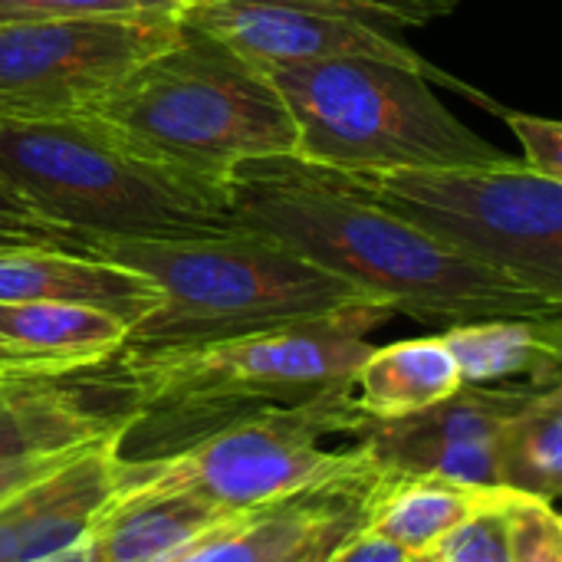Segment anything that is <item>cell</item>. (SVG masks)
<instances>
[{
  "mask_svg": "<svg viewBox=\"0 0 562 562\" xmlns=\"http://www.w3.org/2000/svg\"><path fill=\"white\" fill-rule=\"evenodd\" d=\"M296 125V161L326 171L497 165L510 155L471 132L425 72L333 56L260 66Z\"/></svg>",
  "mask_w": 562,
  "mask_h": 562,
  "instance_id": "cell-7",
  "label": "cell"
},
{
  "mask_svg": "<svg viewBox=\"0 0 562 562\" xmlns=\"http://www.w3.org/2000/svg\"><path fill=\"white\" fill-rule=\"evenodd\" d=\"M326 175L448 250L562 303V181L557 178L517 158Z\"/></svg>",
  "mask_w": 562,
  "mask_h": 562,
  "instance_id": "cell-8",
  "label": "cell"
},
{
  "mask_svg": "<svg viewBox=\"0 0 562 562\" xmlns=\"http://www.w3.org/2000/svg\"><path fill=\"white\" fill-rule=\"evenodd\" d=\"M240 231L273 237L372 300L425 326L557 319L560 300L481 267L392 211L296 158H263L231 175Z\"/></svg>",
  "mask_w": 562,
  "mask_h": 562,
  "instance_id": "cell-1",
  "label": "cell"
},
{
  "mask_svg": "<svg viewBox=\"0 0 562 562\" xmlns=\"http://www.w3.org/2000/svg\"><path fill=\"white\" fill-rule=\"evenodd\" d=\"M316 562H323V560H316Z\"/></svg>",
  "mask_w": 562,
  "mask_h": 562,
  "instance_id": "cell-33",
  "label": "cell"
},
{
  "mask_svg": "<svg viewBox=\"0 0 562 562\" xmlns=\"http://www.w3.org/2000/svg\"><path fill=\"white\" fill-rule=\"evenodd\" d=\"M362 491L306 494L211 533L175 562H316L366 520Z\"/></svg>",
  "mask_w": 562,
  "mask_h": 562,
  "instance_id": "cell-14",
  "label": "cell"
},
{
  "mask_svg": "<svg viewBox=\"0 0 562 562\" xmlns=\"http://www.w3.org/2000/svg\"><path fill=\"white\" fill-rule=\"evenodd\" d=\"M497 487L557 504L562 491V385L533 389L494 441Z\"/></svg>",
  "mask_w": 562,
  "mask_h": 562,
  "instance_id": "cell-21",
  "label": "cell"
},
{
  "mask_svg": "<svg viewBox=\"0 0 562 562\" xmlns=\"http://www.w3.org/2000/svg\"><path fill=\"white\" fill-rule=\"evenodd\" d=\"M0 181L79 240H175L237 227L231 184L168 165L92 115L0 119Z\"/></svg>",
  "mask_w": 562,
  "mask_h": 562,
  "instance_id": "cell-2",
  "label": "cell"
},
{
  "mask_svg": "<svg viewBox=\"0 0 562 562\" xmlns=\"http://www.w3.org/2000/svg\"><path fill=\"white\" fill-rule=\"evenodd\" d=\"M487 487H464L438 477L382 474L366 501V530L405 557H435L441 540L477 507Z\"/></svg>",
  "mask_w": 562,
  "mask_h": 562,
  "instance_id": "cell-20",
  "label": "cell"
},
{
  "mask_svg": "<svg viewBox=\"0 0 562 562\" xmlns=\"http://www.w3.org/2000/svg\"><path fill=\"white\" fill-rule=\"evenodd\" d=\"M408 557L398 550V547H392L389 540H382V537H375L372 530H366V520H362V527H356L346 540H339L323 562H405Z\"/></svg>",
  "mask_w": 562,
  "mask_h": 562,
  "instance_id": "cell-29",
  "label": "cell"
},
{
  "mask_svg": "<svg viewBox=\"0 0 562 562\" xmlns=\"http://www.w3.org/2000/svg\"><path fill=\"white\" fill-rule=\"evenodd\" d=\"M369 418L349 389L293 405L234 415L151 454H119L112 501L188 494L227 514L267 510L306 494L362 491L382 471L362 441L326 448V435H359Z\"/></svg>",
  "mask_w": 562,
  "mask_h": 562,
  "instance_id": "cell-5",
  "label": "cell"
},
{
  "mask_svg": "<svg viewBox=\"0 0 562 562\" xmlns=\"http://www.w3.org/2000/svg\"><path fill=\"white\" fill-rule=\"evenodd\" d=\"M145 10H151V13H168V16H181L184 10H191V7H198L201 0H138Z\"/></svg>",
  "mask_w": 562,
  "mask_h": 562,
  "instance_id": "cell-30",
  "label": "cell"
},
{
  "mask_svg": "<svg viewBox=\"0 0 562 562\" xmlns=\"http://www.w3.org/2000/svg\"><path fill=\"white\" fill-rule=\"evenodd\" d=\"M392 316V306L372 303L333 319L237 339L119 352L105 366L69 379L82 389L122 395L128 425L188 422V438H194L244 412L293 408L346 392L352 372L372 352L369 333Z\"/></svg>",
  "mask_w": 562,
  "mask_h": 562,
  "instance_id": "cell-3",
  "label": "cell"
},
{
  "mask_svg": "<svg viewBox=\"0 0 562 562\" xmlns=\"http://www.w3.org/2000/svg\"><path fill=\"white\" fill-rule=\"evenodd\" d=\"M128 323L95 306L0 300V379H69L122 352Z\"/></svg>",
  "mask_w": 562,
  "mask_h": 562,
  "instance_id": "cell-13",
  "label": "cell"
},
{
  "mask_svg": "<svg viewBox=\"0 0 562 562\" xmlns=\"http://www.w3.org/2000/svg\"><path fill=\"white\" fill-rule=\"evenodd\" d=\"M0 300L72 303L122 316L128 329L161 306V290L122 263L59 247H0Z\"/></svg>",
  "mask_w": 562,
  "mask_h": 562,
  "instance_id": "cell-15",
  "label": "cell"
},
{
  "mask_svg": "<svg viewBox=\"0 0 562 562\" xmlns=\"http://www.w3.org/2000/svg\"><path fill=\"white\" fill-rule=\"evenodd\" d=\"M3 389H7V379H0V392H3Z\"/></svg>",
  "mask_w": 562,
  "mask_h": 562,
  "instance_id": "cell-32",
  "label": "cell"
},
{
  "mask_svg": "<svg viewBox=\"0 0 562 562\" xmlns=\"http://www.w3.org/2000/svg\"><path fill=\"white\" fill-rule=\"evenodd\" d=\"M494 109L510 132L517 135L520 148H524V165L562 181V125L557 119H540V115H527V112H514V109H501V105H487Z\"/></svg>",
  "mask_w": 562,
  "mask_h": 562,
  "instance_id": "cell-25",
  "label": "cell"
},
{
  "mask_svg": "<svg viewBox=\"0 0 562 562\" xmlns=\"http://www.w3.org/2000/svg\"><path fill=\"white\" fill-rule=\"evenodd\" d=\"M435 562H510V533L501 487H487L477 507L441 540Z\"/></svg>",
  "mask_w": 562,
  "mask_h": 562,
  "instance_id": "cell-22",
  "label": "cell"
},
{
  "mask_svg": "<svg viewBox=\"0 0 562 562\" xmlns=\"http://www.w3.org/2000/svg\"><path fill=\"white\" fill-rule=\"evenodd\" d=\"M0 247H59L79 250L82 240L36 217L3 181H0Z\"/></svg>",
  "mask_w": 562,
  "mask_h": 562,
  "instance_id": "cell-26",
  "label": "cell"
},
{
  "mask_svg": "<svg viewBox=\"0 0 562 562\" xmlns=\"http://www.w3.org/2000/svg\"><path fill=\"white\" fill-rule=\"evenodd\" d=\"M178 36L181 20L165 13L0 23V119L82 115Z\"/></svg>",
  "mask_w": 562,
  "mask_h": 562,
  "instance_id": "cell-9",
  "label": "cell"
},
{
  "mask_svg": "<svg viewBox=\"0 0 562 562\" xmlns=\"http://www.w3.org/2000/svg\"><path fill=\"white\" fill-rule=\"evenodd\" d=\"M240 517L188 494L109 501L79 562H175Z\"/></svg>",
  "mask_w": 562,
  "mask_h": 562,
  "instance_id": "cell-16",
  "label": "cell"
},
{
  "mask_svg": "<svg viewBox=\"0 0 562 562\" xmlns=\"http://www.w3.org/2000/svg\"><path fill=\"white\" fill-rule=\"evenodd\" d=\"M119 435L86 445L0 507V562H79L115 491Z\"/></svg>",
  "mask_w": 562,
  "mask_h": 562,
  "instance_id": "cell-12",
  "label": "cell"
},
{
  "mask_svg": "<svg viewBox=\"0 0 562 562\" xmlns=\"http://www.w3.org/2000/svg\"><path fill=\"white\" fill-rule=\"evenodd\" d=\"M76 16H151V10H145L138 0H0V23Z\"/></svg>",
  "mask_w": 562,
  "mask_h": 562,
  "instance_id": "cell-27",
  "label": "cell"
},
{
  "mask_svg": "<svg viewBox=\"0 0 562 562\" xmlns=\"http://www.w3.org/2000/svg\"><path fill=\"white\" fill-rule=\"evenodd\" d=\"M461 385V369L441 336H422L372 346L352 372L349 395L369 422H395L445 402Z\"/></svg>",
  "mask_w": 562,
  "mask_h": 562,
  "instance_id": "cell-18",
  "label": "cell"
},
{
  "mask_svg": "<svg viewBox=\"0 0 562 562\" xmlns=\"http://www.w3.org/2000/svg\"><path fill=\"white\" fill-rule=\"evenodd\" d=\"M82 115L224 184L240 165L296 155V125L263 69L188 23Z\"/></svg>",
  "mask_w": 562,
  "mask_h": 562,
  "instance_id": "cell-6",
  "label": "cell"
},
{
  "mask_svg": "<svg viewBox=\"0 0 562 562\" xmlns=\"http://www.w3.org/2000/svg\"><path fill=\"white\" fill-rule=\"evenodd\" d=\"M82 254L145 273L161 290V306L128 329L122 352L237 339L379 303L286 244L240 227L175 240L82 237Z\"/></svg>",
  "mask_w": 562,
  "mask_h": 562,
  "instance_id": "cell-4",
  "label": "cell"
},
{
  "mask_svg": "<svg viewBox=\"0 0 562 562\" xmlns=\"http://www.w3.org/2000/svg\"><path fill=\"white\" fill-rule=\"evenodd\" d=\"M441 342L454 356L464 385H557L562 319H481L448 326Z\"/></svg>",
  "mask_w": 562,
  "mask_h": 562,
  "instance_id": "cell-19",
  "label": "cell"
},
{
  "mask_svg": "<svg viewBox=\"0 0 562 562\" xmlns=\"http://www.w3.org/2000/svg\"><path fill=\"white\" fill-rule=\"evenodd\" d=\"M181 23L207 33L254 66L310 63L333 56H369L415 72L441 76L428 59L405 46L395 33L296 7L286 0H201L178 16ZM448 79V76H441Z\"/></svg>",
  "mask_w": 562,
  "mask_h": 562,
  "instance_id": "cell-11",
  "label": "cell"
},
{
  "mask_svg": "<svg viewBox=\"0 0 562 562\" xmlns=\"http://www.w3.org/2000/svg\"><path fill=\"white\" fill-rule=\"evenodd\" d=\"M510 562H562V524L553 504L501 487Z\"/></svg>",
  "mask_w": 562,
  "mask_h": 562,
  "instance_id": "cell-23",
  "label": "cell"
},
{
  "mask_svg": "<svg viewBox=\"0 0 562 562\" xmlns=\"http://www.w3.org/2000/svg\"><path fill=\"white\" fill-rule=\"evenodd\" d=\"M537 385H461L445 402L395 422H366L359 441L382 474L497 487L494 441Z\"/></svg>",
  "mask_w": 562,
  "mask_h": 562,
  "instance_id": "cell-10",
  "label": "cell"
},
{
  "mask_svg": "<svg viewBox=\"0 0 562 562\" xmlns=\"http://www.w3.org/2000/svg\"><path fill=\"white\" fill-rule=\"evenodd\" d=\"M122 425V415L99 412L69 379L7 382L0 392V461L72 451L115 435Z\"/></svg>",
  "mask_w": 562,
  "mask_h": 562,
  "instance_id": "cell-17",
  "label": "cell"
},
{
  "mask_svg": "<svg viewBox=\"0 0 562 562\" xmlns=\"http://www.w3.org/2000/svg\"><path fill=\"white\" fill-rule=\"evenodd\" d=\"M286 3L356 20L385 33L398 26H422L428 20L448 16L458 7V0H286Z\"/></svg>",
  "mask_w": 562,
  "mask_h": 562,
  "instance_id": "cell-24",
  "label": "cell"
},
{
  "mask_svg": "<svg viewBox=\"0 0 562 562\" xmlns=\"http://www.w3.org/2000/svg\"><path fill=\"white\" fill-rule=\"evenodd\" d=\"M122 431V428H119ZM86 448V445H82ZM82 448H72V451H53V454H30V458H13V461H0V507L16 497L20 491L33 487L36 481L49 477L56 468H63L76 451Z\"/></svg>",
  "mask_w": 562,
  "mask_h": 562,
  "instance_id": "cell-28",
  "label": "cell"
},
{
  "mask_svg": "<svg viewBox=\"0 0 562 562\" xmlns=\"http://www.w3.org/2000/svg\"><path fill=\"white\" fill-rule=\"evenodd\" d=\"M405 562H435V557H408Z\"/></svg>",
  "mask_w": 562,
  "mask_h": 562,
  "instance_id": "cell-31",
  "label": "cell"
}]
</instances>
